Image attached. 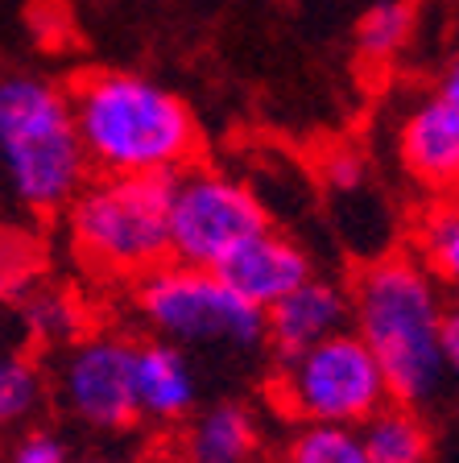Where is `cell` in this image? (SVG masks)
I'll return each instance as SVG.
<instances>
[{
  "label": "cell",
  "mask_w": 459,
  "mask_h": 463,
  "mask_svg": "<svg viewBox=\"0 0 459 463\" xmlns=\"http://www.w3.org/2000/svg\"><path fill=\"white\" fill-rule=\"evenodd\" d=\"M87 170L100 178H174L199 157V125L178 91L133 71H87L67 91Z\"/></svg>",
  "instance_id": "obj_1"
},
{
  "label": "cell",
  "mask_w": 459,
  "mask_h": 463,
  "mask_svg": "<svg viewBox=\"0 0 459 463\" xmlns=\"http://www.w3.org/2000/svg\"><path fill=\"white\" fill-rule=\"evenodd\" d=\"M397 157L414 183L451 194L459 178V71L447 67L443 83L406 112L397 128Z\"/></svg>",
  "instance_id": "obj_9"
},
{
  "label": "cell",
  "mask_w": 459,
  "mask_h": 463,
  "mask_svg": "<svg viewBox=\"0 0 459 463\" xmlns=\"http://www.w3.org/2000/svg\"><path fill=\"white\" fill-rule=\"evenodd\" d=\"M137 315L174 347H228L249 352L265 344V315L240 302L211 269L162 260L133 281Z\"/></svg>",
  "instance_id": "obj_5"
},
{
  "label": "cell",
  "mask_w": 459,
  "mask_h": 463,
  "mask_svg": "<svg viewBox=\"0 0 459 463\" xmlns=\"http://www.w3.org/2000/svg\"><path fill=\"white\" fill-rule=\"evenodd\" d=\"M13 463H71V451H67V443H62L58 434L33 430V434H25V439L17 443Z\"/></svg>",
  "instance_id": "obj_21"
},
{
  "label": "cell",
  "mask_w": 459,
  "mask_h": 463,
  "mask_svg": "<svg viewBox=\"0 0 459 463\" xmlns=\"http://www.w3.org/2000/svg\"><path fill=\"white\" fill-rule=\"evenodd\" d=\"M261 422L244 402H215L191 418L182 434V463H253Z\"/></svg>",
  "instance_id": "obj_13"
},
{
  "label": "cell",
  "mask_w": 459,
  "mask_h": 463,
  "mask_svg": "<svg viewBox=\"0 0 459 463\" xmlns=\"http://www.w3.org/2000/svg\"><path fill=\"white\" fill-rule=\"evenodd\" d=\"M33 278V249L25 241L0 236V294H17Z\"/></svg>",
  "instance_id": "obj_20"
},
{
  "label": "cell",
  "mask_w": 459,
  "mask_h": 463,
  "mask_svg": "<svg viewBox=\"0 0 459 463\" xmlns=\"http://www.w3.org/2000/svg\"><path fill=\"white\" fill-rule=\"evenodd\" d=\"M282 463H368L356 426H298Z\"/></svg>",
  "instance_id": "obj_17"
},
{
  "label": "cell",
  "mask_w": 459,
  "mask_h": 463,
  "mask_svg": "<svg viewBox=\"0 0 459 463\" xmlns=\"http://www.w3.org/2000/svg\"><path fill=\"white\" fill-rule=\"evenodd\" d=\"M414 25H418L414 0H377L356 21V50L368 62H389L414 38Z\"/></svg>",
  "instance_id": "obj_16"
},
{
  "label": "cell",
  "mask_w": 459,
  "mask_h": 463,
  "mask_svg": "<svg viewBox=\"0 0 459 463\" xmlns=\"http://www.w3.org/2000/svg\"><path fill=\"white\" fill-rule=\"evenodd\" d=\"M133 402L137 418L182 422L199 405V376L186 352L166 339H145L133 347Z\"/></svg>",
  "instance_id": "obj_12"
},
{
  "label": "cell",
  "mask_w": 459,
  "mask_h": 463,
  "mask_svg": "<svg viewBox=\"0 0 459 463\" xmlns=\"http://www.w3.org/2000/svg\"><path fill=\"white\" fill-rule=\"evenodd\" d=\"M0 174L13 199L38 215L67 212L87 183L67 91L42 75H0Z\"/></svg>",
  "instance_id": "obj_3"
},
{
  "label": "cell",
  "mask_w": 459,
  "mask_h": 463,
  "mask_svg": "<svg viewBox=\"0 0 459 463\" xmlns=\"http://www.w3.org/2000/svg\"><path fill=\"white\" fill-rule=\"evenodd\" d=\"M439 352L447 360V368L455 373L459 368V315L455 310H447V318H443V327H439Z\"/></svg>",
  "instance_id": "obj_23"
},
{
  "label": "cell",
  "mask_w": 459,
  "mask_h": 463,
  "mask_svg": "<svg viewBox=\"0 0 459 463\" xmlns=\"http://www.w3.org/2000/svg\"><path fill=\"white\" fill-rule=\"evenodd\" d=\"M269 228V215L253 186L224 170L186 165L170 178V203H166V244L170 260L215 269V260L228 257L253 232Z\"/></svg>",
  "instance_id": "obj_7"
},
{
  "label": "cell",
  "mask_w": 459,
  "mask_h": 463,
  "mask_svg": "<svg viewBox=\"0 0 459 463\" xmlns=\"http://www.w3.org/2000/svg\"><path fill=\"white\" fill-rule=\"evenodd\" d=\"M447 310L443 286L410 252H385L352 278L348 323L352 335L373 352L389 402L422 410L447 389L451 368L439 352Z\"/></svg>",
  "instance_id": "obj_2"
},
{
  "label": "cell",
  "mask_w": 459,
  "mask_h": 463,
  "mask_svg": "<svg viewBox=\"0 0 459 463\" xmlns=\"http://www.w3.org/2000/svg\"><path fill=\"white\" fill-rule=\"evenodd\" d=\"M133 347L125 335H79L58 364V397L67 414L91 430H129L137 422Z\"/></svg>",
  "instance_id": "obj_8"
},
{
  "label": "cell",
  "mask_w": 459,
  "mask_h": 463,
  "mask_svg": "<svg viewBox=\"0 0 459 463\" xmlns=\"http://www.w3.org/2000/svg\"><path fill=\"white\" fill-rule=\"evenodd\" d=\"M83 463H120V459H83Z\"/></svg>",
  "instance_id": "obj_24"
},
{
  "label": "cell",
  "mask_w": 459,
  "mask_h": 463,
  "mask_svg": "<svg viewBox=\"0 0 459 463\" xmlns=\"http://www.w3.org/2000/svg\"><path fill=\"white\" fill-rule=\"evenodd\" d=\"M368 463H431L435 434L422 418V410L402 402H385L381 410L356 426Z\"/></svg>",
  "instance_id": "obj_14"
},
{
  "label": "cell",
  "mask_w": 459,
  "mask_h": 463,
  "mask_svg": "<svg viewBox=\"0 0 459 463\" xmlns=\"http://www.w3.org/2000/svg\"><path fill=\"white\" fill-rule=\"evenodd\" d=\"M323 174H327V183H331L335 191H360L364 186V162L356 154H348V149H339V154L327 157Z\"/></svg>",
  "instance_id": "obj_22"
},
{
  "label": "cell",
  "mask_w": 459,
  "mask_h": 463,
  "mask_svg": "<svg viewBox=\"0 0 459 463\" xmlns=\"http://www.w3.org/2000/svg\"><path fill=\"white\" fill-rule=\"evenodd\" d=\"M21 323L38 344H75L83 331V315H79L75 298H67L62 289H38L29 294L21 307Z\"/></svg>",
  "instance_id": "obj_18"
},
{
  "label": "cell",
  "mask_w": 459,
  "mask_h": 463,
  "mask_svg": "<svg viewBox=\"0 0 459 463\" xmlns=\"http://www.w3.org/2000/svg\"><path fill=\"white\" fill-rule=\"evenodd\" d=\"M339 331H348V289L327 278H306L265 310V344L278 352V360L298 356Z\"/></svg>",
  "instance_id": "obj_11"
},
{
  "label": "cell",
  "mask_w": 459,
  "mask_h": 463,
  "mask_svg": "<svg viewBox=\"0 0 459 463\" xmlns=\"http://www.w3.org/2000/svg\"><path fill=\"white\" fill-rule=\"evenodd\" d=\"M414 260L431 273L439 286H451L459 278V212L451 194L439 199L418 215V228H414Z\"/></svg>",
  "instance_id": "obj_15"
},
{
  "label": "cell",
  "mask_w": 459,
  "mask_h": 463,
  "mask_svg": "<svg viewBox=\"0 0 459 463\" xmlns=\"http://www.w3.org/2000/svg\"><path fill=\"white\" fill-rule=\"evenodd\" d=\"M42 402V373L25 356H0V426L25 422Z\"/></svg>",
  "instance_id": "obj_19"
},
{
  "label": "cell",
  "mask_w": 459,
  "mask_h": 463,
  "mask_svg": "<svg viewBox=\"0 0 459 463\" xmlns=\"http://www.w3.org/2000/svg\"><path fill=\"white\" fill-rule=\"evenodd\" d=\"M215 278L236 294L240 302H249L253 310L265 315L273 302H282L290 289H298L306 278H315L311 257L298 249L290 236L273 228L253 232L249 241H240L228 257L215 260Z\"/></svg>",
  "instance_id": "obj_10"
},
{
  "label": "cell",
  "mask_w": 459,
  "mask_h": 463,
  "mask_svg": "<svg viewBox=\"0 0 459 463\" xmlns=\"http://www.w3.org/2000/svg\"><path fill=\"white\" fill-rule=\"evenodd\" d=\"M170 178H96L67 203L75 252L108 278L137 281L170 260L166 244Z\"/></svg>",
  "instance_id": "obj_4"
},
{
  "label": "cell",
  "mask_w": 459,
  "mask_h": 463,
  "mask_svg": "<svg viewBox=\"0 0 459 463\" xmlns=\"http://www.w3.org/2000/svg\"><path fill=\"white\" fill-rule=\"evenodd\" d=\"M269 393L273 405L298 426H360L389 402L373 352L352 331H339L282 360V373L273 376Z\"/></svg>",
  "instance_id": "obj_6"
}]
</instances>
